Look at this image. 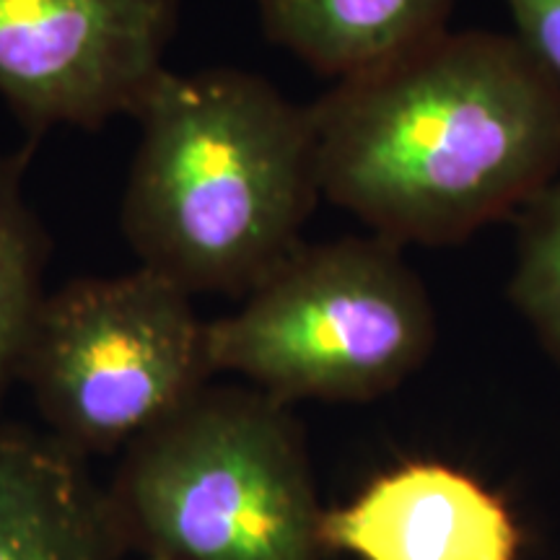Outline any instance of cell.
<instances>
[{
  "mask_svg": "<svg viewBox=\"0 0 560 560\" xmlns=\"http://www.w3.org/2000/svg\"><path fill=\"white\" fill-rule=\"evenodd\" d=\"M32 145L0 153V395L16 380L45 289V229L24 195V174Z\"/></svg>",
  "mask_w": 560,
  "mask_h": 560,
  "instance_id": "obj_10",
  "label": "cell"
},
{
  "mask_svg": "<svg viewBox=\"0 0 560 560\" xmlns=\"http://www.w3.org/2000/svg\"><path fill=\"white\" fill-rule=\"evenodd\" d=\"M145 560H170V558H161V556H149Z\"/></svg>",
  "mask_w": 560,
  "mask_h": 560,
  "instance_id": "obj_13",
  "label": "cell"
},
{
  "mask_svg": "<svg viewBox=\"0 0 560 560\" xmlns=\"http://www.w3.org/2000/svg\"><path fill=\"white\" fill-rule=\"evenodd\" d=\"M265 37L335 83L452 30L457 0H255Z\"/></svg>",
  "mask_w": 560,
  "mask_h": 560,
  "instance_id": "obj_9",
  "label": "cell"
},
{
  "mask_svg": "<svg viewBox=\"0 0 560 560\" xmlns=\"http://www.w3.org/2000/svg\"><path fill=\"white\" fill-rule=\"evenodd\" d=\"M122 234L187 293L247 296L301 244L322 198L310 104L240 68L164 70L136 115Z\"/></svg>",
  "mask_w": 560,
  "mask_h": 560,
  "instance_id": "obj_2",
  "label": "cell"
},
{
  "mask_svg": "<svg viewBox=\"0 0 560 560\" xmlns=\"http://www.w3.org/2000/svg\"><path fill=\"white\" fill-rule=\"evenodd\" d=\"M514 37L560 86V0H503Z\"/></svg>",
  "mask_w": 560,
  "mask_h": 560,
  "instance_id": "obj_12",
  "label": "cell"
},
{
  "mask_svg": "<svg viewBox=\"0 0 560 560\" xmlns=\"http://www.w3.org/2000/svg\"><path fill=\"white\" fill-rule=\"evenodd\" d=\"M177 21L179 0H0V96L34 132L136 115Z\"/></svg>",
  "mask_w": 560,
  "mask_h": 560,
  "instance_id": "obj_6",
  "label": "cell"
},
{
  "mask_svg": "<svg viewBox=\"0 0 560 560\" xmlns=\"http://www.w3.org/2000/svg\"><path fill=\"white\" fill-rule=\"evenodd\" d=\"M310 112L322 198L400 247L470 240L560 177V86L514 34L446 30Z\"/></svg>",
  "mask_w": 560,
  "mask_h": 560,
  "instance_id": "obj_1",
  "label": "cell"
},
{
  "mask_svg": "<svg viewBox=\"0 0 560 560\" xmlns=\"http://www.w3.org/2000/svg\"><path fill=\"white\" fill-rule=\"evenodd\" d=\"M122 545L79 452L52 433L0 425V560H115Z\"/></svg>",
  "mask_w": 560,
  "mask_h": 560,
  "instance_id": "obj_8",
  "label": "cell"
},
{
  "mask_svg": "<svg viewBox=\"0 0 560 560\" xmlns=\"http://www.w3.org/2000/svg\"><path fill=\"white\" fill-rule=\"evenodd\" d=\"M125 542L170 560H322V514L289 402L202 387L128 446L109 490Z\"/></svg>",
  "mask_w": 560,
  "mask_h": 560,
  "instance_id": "obj_3",
  "label": "cell"
},
{
  "mask_svg": "<svg viewBox=\"0 0 560 560\" xmlns=\"http://www.w3.org/2000/svg\"><path fill=\"white\" fill-rule=\"evenodd\" d=\"M509 299L560 366V177L522 208Z\"/></svg>",
  "mask_w": 560,
  "mask_h": 560,
  "instance_id": "obj_11",
  "label": "cell"
},
{
  "mask_svg": "<svg viewBox=\"0 0 560 560\" xmlns=\"http://www.w3.org/2000/svg\"><path fill=\"white\" fill-rule=\"evenodd\" d=\"M19 376L55 439L79 454L120 450L208 387V322L145 265L70 280L42 301Z\"/></svg>",
  "mask_w": 560,
  "mask_h": 560,
  "instance_id": "obj_5",
  "label": "cell"
},
{
  "mask_svg": "<svg viewBox=\"0 0 560 560\" xmlns=\"http://www.w3.org/2000/svg\"><path fill=\"white\" fill-rule=\"evenodd\" d=\"M436 346L429 289L384 236L301 244L236 312L208 322L213 374L280 402H366L402 387Z\"/></svg>",
  "mask_w": 560,
  "mask_h": 560,
  "instance_id": "obj_4",
  "label": "cell"
},
{
  "mask_svg": "<svg viewBox=\"0 0 560 560\" xmlns=\"http://www.w3.org/2000/svg\"><path fill=\"white\" fill-rule=\"evenodd\" d=\"M322 542L355 560H520L524 540L478 478L444 462H408L325 511Z\"/></svg>",
  "mask_w": 560,
  "mask_h": 560,
  "instance_id": "obj_7",
  "label": "cell"
}]
</instances>
